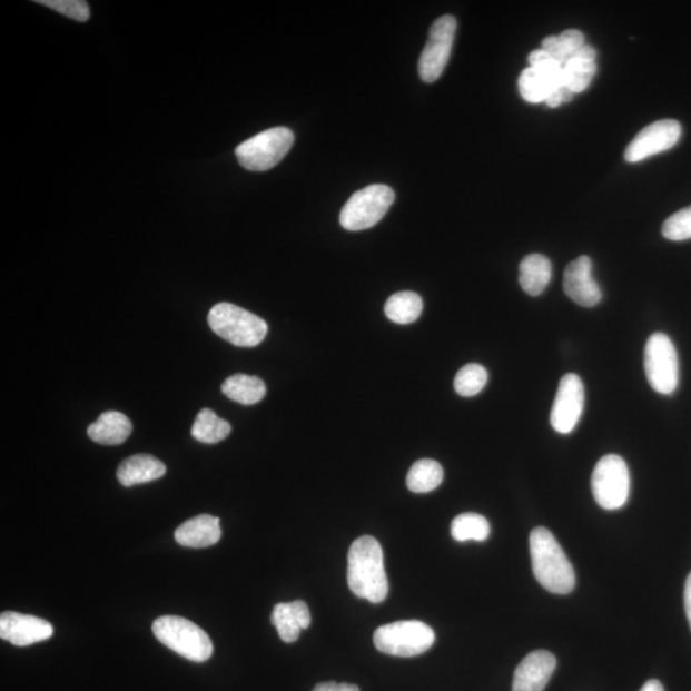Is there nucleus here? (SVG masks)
<instances>
[{"label":"nucleus","instance_id":"f8f14e48","mask_svg":"<svg viewBox=\"0 0 691 691\" xmlns=\"http://www.w3.org/2000/svg\"><path fill=\"white\" fill-rule=\"evenodd\" d=\"M584 401V384L579 375L573 373L563 375L552 406V428L561 434L573 432L582 419Z\"/></svg>","mask_w":691,"mask_h":691},{"label":"nucleus","instance_id":"dca6fc26","mask_svg":"<svg viewBox=\"0 0 691 691\" xmlns=\"http://www.w3.org/2000/svg\"><path fill=\"white\" fill-rule=\"evenodd\" d=\"M556 657L551 652L529 653L517 665L512 691H543L556 670Z\"/></svg>","mask_w":691,"mask_h":691},{"label":"nucleus","instance_id":"6ab92c4d","mask_svg":"<svg viewBox=\"0 0 691 691\" xmlns=\"http://www.w3.org/2000/svg\"><path fill=\"white\" fill-rule=\"evenodd\" d=\"M167 467L160 460L150 455H135L118 466L117 477L124 486L149 483L165 476Z\"/></svg>","mask_w":691,"mask_h":691},{"label":"nucleus","instance_id":"6e6552de","mask_svg":"<svg viewBox=\"0 0 691 691\" xmlns=\"http://www.w3.org/2000/svg\"><path fill=\"white\" fill-rule=\"evenodd\" d=\"M646 379L657 394L669 396L679 384V358L675 345L664 333H653L644 349Z\"/></svg>","mask_w":691,"mask_h":691},{"label":"nucleus","instance_id":"473e14b6","mask_svg":"<svg viewBox=\"0 0 691 691\" xmlns=\"http://www.w3.org/2000/svg\"><path fill=\"white\" fill-rule=\"evenodd\" d=\"M313 691H361L353 684H338V682H322Z\"/></svg>","mask_w":691,"mask_h":691},{"label":"nucleus","instance_id":"423d86ee","mask_svg":"<svg viewBox=\"0 0 691 691\" xmlns=\"http://www.w3.org/2000/svg\"><path fill=\"white\" fill-rule=\"evenodd\" d=\"M374 645L382 653L396 657H415L431 650L435 634L422 621H397L375 630Z\"/></svg>","mask_w":691,"mask_h":691},{"label":"nucleus","instance_id":"cd10ccee","mask_svg":"<svg viewBox=\"0 0 691 691\" xmlns=\"http://www.w3.org/2000/svg\"><path fill=\"white\" fill-rule=\"evenodd\" d=\"M490 534L488 520L480 514H473V512L458 515L451 524V535L457 542H484L488 540Z\"/></svg>","mask_w":691,"mask_h":691},{"label":"nucleus","instance_id":"9b49d317","mask_svg":"<svg viewBox=\"0 0 691 691\" xmlns=\"http://www.w3.org/2000/svg\"><path fill=\"white\" fill-rule=\"evenodd\" d=\"M456 29V19L450 14L440 17L432 24L428 41L419 59V75L424 82L437 81L445 71Z\"/></svg>","mask_w":691,"mask_h":691},{"label":"nucleus","instance_id":"72a5a7b5","mask_svg":"<svg viewBox=\"0 0 691 691\" xmlns=\"http://www.w3.org/2000/svg\"><path fill=\"white\" fill-rule=\"evenodd\" d=\"M684 604H685L687 618L689 620V625L691 629V573L689 574L687 579V583H685Z\"/></svg>","mask_w":691,"mask_h":691},{"label":"nucleus","instance_id":"412c9836","mask_svg":"<svg viewBox=\"0 0 691 691\" xmlns=\"http://www.w3.org/2000/svg\"><path fill=\"white\" fill-rule=\"evenodd\" d=\"M596 51L591 46H584L578 53L563 65V79L566 87L574 93L583 92L596 73Z\"/></svg>","mask_w":691,"mask_h":691},{"label":"nucleus","instance_id":"7ed1b4c3","mask_svg":"<svg viewBox=\"0 0 691 691\" xmlns=\"http://www.w3.org/2000/svg\"><path fill=\"white\" fill-rule=\"evenodd\" d=\"M208 322L217 336L237 347L258 346L268 333L266 322L243 307L228 303L213 306Z\"/></svg>","mask_w":691,"mask_h":691},{"label":"nucleus","instance_id":"393cba45","mask_svg":"<svg viewBox=\"0 0 691 691\" xmlns=\"http://www.w3.org/2000/svg\"><path fill=\"white\" fill-rule=\"evenodd\" d=\"M443 468L437 461L423 458L409 468L407 488L414 493H430L437 490L443 481Z\"/></svg>","mask_w":691,"mask_h":691},{"label":"nucleus","instance_id":"7c9ffc66","mask_svg":"<svg viewBox=\"0 0 691 691\" xmlns=\"http://www.w3.org/2000/svg\"><path fill=\"white\" fill-rule=\"evenodd\" d=\"M38 3L75 21L87 22L90 20V7L83 0H39Z\"/></svg>","mask_w":691,"mask_h":691},{"label":"nucleus","instance_id":"9d476101","mask_svg":"<svg viewBox=\"0 0 691 691\" xmlns=\"http://www.w3.org/2000/svg\"><path fill=\"white\" fill-rule=\"evenodd\" d=\"M592 492L604 510H619L630 496V473L625 460L619 455L603 456L592 474Z\"/></svg>","mask_w":691,"mask_h":691},{"label":"nucleus","instance_id":"f704fd0d","mask_svg":"<svg viewBox=\"0 0 691 691\" xmlns=\"http://www.w3.org/2000/svg\"><path fill=\"white\" fill-rule=\"evenodd\" d=\"M640 691H664V689L659 680H650L645 682Z\"/></svg>","mask_w":691,"mask_h":691},{"label":"nucleus","instance_id":"a878e982","mask_svg":"<svg viewBox=\"0 0 691 691\" xmlns=\"http://www.w3.org/2000/svg\"><path fill=\"white\" fill-rule=\"evenodd\" d=\"M422 312V297L412 292L392 295L384 305L387 318L397 324H412L419 319Z\"/></svg>","mask_w":691,"mask_h":691},{"label":"nucleus","instance_id":"c85d7f7f","mask_svg":"<svg viewBox=\"0 0 691 691\" xmlns=\"http://www.w3.org/2000/svg\"><path fill=\"white\" fill-rule=\"evenodd\" d=\"M488 382V372L480 364H467L461 368L455 378V391L463 397H473L484 389Z\"/></svg>","mask_w":691,"mask_h":691},{"label":"nucleus","instance_id":"bb28decb","mask_svg":"<svg viewBox=\"0 0 691 691\" xmlns=\"http://www.w3.org/2000/svg\"><path fill=\"white\" fill-rule=\"evenodd\" d=\"M585 46L584 33L579 30H566L559 37H547L542 49L562 66L570 61Z\"/></svg>","mask_w":691,"mask_h":691},{"label":"nucleus","instance_id":"39448f33","mask_svg":"<svg viewBox=\"0 0 691 691\" xmlns=\"http://www.w3.org/2000/svg\"><path fill=\"white\" fill-rule=\"evenodd\" d=\"M294 142L295 136L289 128H269L238 145L236 157L245 169L251 172H266L287 156Z\"/></svg>","mask_w":691,"mask_h":691},{"label":"nucleus","instance_id":"c756f323","mask_svg":"<svg viewBox=\"0 0 691 691\" xmlns=\"http://www.w3.org/2000/svg\"><path fill=\"white\" fill-rule=\"evenodd\" d=\"M662 235L670 241L691 240V207L681 209L665 219Z\"/></svg>","mask_w":691,"mask_h":691},{"label":"nucleus","instance_id":"b1692460","mask_svg":"<svg viewBox=\"0 0 691 691\" xmlns=\"http://www.w3.org/2000/svg\"><path fill=\"white\" fill-rule=\"evenodd\" d=\"M233 432V426L213 412L210 408H203L196 416L191 434L196 441L216 445L228 437Z\"/></svg>","mask_w":691,"mask_h":691},{"label":"nucleus","instance_id":"f3484780","mask_svg":"<svg viewBox=\"0 0 691 691\" xmlns=\"http://www.w3.org/2000/svg\"><path fill=\"white\" fill-rule=\"evenodd\" d=\"M273 625L285 643H295L300 638L302 630L312 624V614L303 601L278 603L272 613Z\"/></svg>","mask_w":691,"mask_h":691},{"label":"nucleus","instance_id":"a211bd4d","mask_svg":"<svg viewBox=\"0 0 691 691\" xmlns=\"http://www.w3.org/2000/svg\"><path fill=\"white\" fill-rule=\"evenodd\" d=\"M221 537L219 519L211 515H199L187 520L177 527L175 540L189 549H207L215 545Z\"/></svg>","mask_w":691,"mask_h":691},{"label":"nucleus","instance_id":"20e7f679","mask_svg":"<svg viewBox=\"0 0 691 691\" xmlns=\"http://www.w3.org/2000/svg\"><path fill=\"white\" fill-rule=\"evenodd\" d=\"M152 634L184 659L203 663L213 655V643L205 631L190 620L179 616H161L154 621Z\"/></svg>","mask_w":691,"mask_h":691},{"label":"nucleus","instance_id":"2f4dec72","mask_svg":"<svg viewBox=\"0 0 691 691\" xmlns=\"http://www.w3.org/2000/svg\"><path fill=\"white\" fill-rule=\"evenodd\" d=\"M575 93L571 91L567 87H562L556 91H553L547 100H545V105L550 108H557L563 102H569L574 99Z\"/></svg>","mask_w":691,"mask_h":691},{"label":"nucleus","instance_id":"1a4fd4ad","mask_svg":"<svg viewBox=\"0 0 691 691\" xmlns=\"http://www.w3.org/2000/svg\"><path fill=\"white\" fill-rule=\"evenodd\" d=\"M527 61L531 67L519 77L520 96L527 102H545L553 91L566 87L563 66L543 49L534 50Z\"/></svg>","mask_w":691,"mask_h":691},{"label":"nucleus","instance_id":"2eb2a0df","mask_svg":"<svg viewBox=\"0 0 691 691\" xmlns=\"http://www.w3.org/2000/svg\"><path fill=\"white\" fill-rule=\"evenodd\" d=\"M593 263L588 256L571 261L563 275V289L579 306L593 307L602 300V292L593 278Z\"/></svg>","mask_w":691,"mask_h":691},{"label":"nucleus","instance_id":"4468645a","mask_svg":"<svg viewBox=\"0 0 691 691\" xmlns=\"http://www.w3.org/2000/svg\"><path fill=\"white\" fill-rule=\"evenodd\" d=\"M53 633L55 629L50 622L31 616V614L19 612L0 614V638L16 646H28L45 642Z\"/></svg>","mask_w":691,"mask_h":691},{"label":"nucleus","instance_id":"5701e85b","mask_svg":"<svg viewBox=\"0 0 691 691\" xmlns=\"http://www.w3.org/2000/svg\"><path fill=\"white\" fill-rule=\"evenodd\" d=\"M221 392L235 403L250 406L266 397L267 387L266 383L254 375L236 374L221 384Z\"/></svg>","mask_w":691,"mask_h":691},{"label":"nucleus","instance_id":"f257e3e1","mask_svg":"<svg viewBox=\"0 0 691 691\" xmlns=\"http://www.w3.org/2000/svg\"><path fill=\"white\" fill-rule=\"evenodd\" d=\"M347 583L352 592L372 603L387 599L389 586L384 569L381 543L375 537H358L349 547L347 556Z\"/></svg>","mask_w":691,"mask_h":691},{"label":"nucleus","instance_id":"aec40b11","mask_svg":"<svg viewBox=\"0 0 691 691\" xmlns=\"http://www.w3.org/2000/svg\"><path fill=\"white\" fill-rule=\"evenodd\" d=\"M132 423L118 412H107L98 417L88 428L89 437L102 446H118L130 437Z\"/></svg>","mask_w":691,"mask_h":691},{"label":"nucleus","instance_id":"0eeeda50","mask_svg":"<svg viewBox=\"0 0 691 691\" xmlns=\"http://www.w3.org/2000/svg\"><path fill=\"white\" fill-rule=\"evenodd\" d=\"M395 203V193L386 185H371L355 193L339 215V224L356 233L379 224Z\"/></svg>","mask_w":691,"mask_h":691},{"label":"nucleus","instance_id":"f03ea898","mask_svg":"<svg viewBox=\"0 0 691 691\" xmlns=\"http://www.w3.org/2000/svg\"><path fill=\"white\" fill-rule=\"evenodd\" d=\"M529 545L537 583L554 594L573 592L576 582L574 567L549 529L535 527Z\"/></svg>","mask_w":691,"mask_h":691},{"label":"nucleus","instance_id":"ddd939ff","mask_svg":"<svg viewBox=\"0 0 691 691\" xmlns=\"http://www.w3.org/2000/svg\"><path fill=\"white\" fill-rule=\"evenodd\" d=\"M681 138V125L675 119H661L643 128L625 150L628 164H638L675 147Z\"/></svg>","mask_w":691,"mask_h":691},{"label":"nucleus","instance_id":"4be33fe9","mask_svg":"<svg viewBox=\"0 0 691 691\" xmlns=\"http://www.w3.org/2000/svg\"><path fill=\"white\" fill-rule=\"evenodd\" d=\"M519 282L524 292L531 296H540L545 292L552 278V264L547 256L531 254L520 263Z\"/></svg>","mask_w":691,"mask_h":691}]
</instances>
